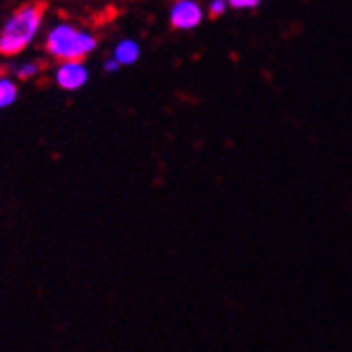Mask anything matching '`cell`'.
Masks as SVG:
<instances>
[{
    "mask_svg": "<svg viewBox=\"0 0 352 352\" xmlns=\"http://www.w3.org/2000/svg\"><path fill=\"white\" fill-rule=\"evenodd\" d=\"M45 20V5L41 0H28L20 5L0 26V56L17 58L37 41Z\"/></svg>",
    "mask_w": 352,
    "mask_h": 352,
    "instance_id": "6da1fadb",
    "label": "cell"
},
{
    "mask_svg": "<svg viewBox=\"0 0 352 352\" xmlns=\"http://www.w3.org/2000/svg\"><path fill=\"white\" fill-rule=\"evenodd\" d=\"M99 47L97 32L76 22L60 20L43 32V52L54 60H84Z\"/></svg>",
    "mask_w": 352,
    "mask_h": 352,
    "instance_id": "7a4b0ae2",
    "label": "cell"
},
{
    "mask_svg": "<svg viewBox=\"0 0 352 352\" xmlns=\"http://www.w3.org/2000/svg\"><path fill=\"white\" fill-rule=\"evenodd\" d=\"M54 84L65 93H76L82 91V88L91 80V69L86 67L84 60H63L56 63L54 67Z\"/></svg>",
    "mask_w": 352,
    "mask_h": 352,
    "instance_id": "3957f363",
    "label": "cell"
},
{
    "mask_svg": "<svg viewBox=\"0 0 352 352\" xmlns=\"http://www.w3.org/2000/svg\"><path fill=\"white\" fill-rule=\"evenodd\" d=\"M168 22L181 32L196 30L204 22V7L200 0H174L168 11Z\"/></svg>",
    "mask_w": 352,
    "mask_h": 352,
    "instance_id": "277c9868",
    "label": "cell"
},
{
    "mask_svg": "<svg viewBox=\"0 0 352 352\" xmlns=\"http://www.w3.org/2000/svg\"><path fill=\"white\" fill-rule=\"evenodd\" d=\"M110 56H114L120 67H131L140 60V56H142V45L131 37H122L114 43Z\"/></svg>",
    "mask_w": 352,
    "mask_h": 352,
    "instance_id": "5b68a950",
    "label": "cell"
},
{
    "mask_svg": "<svg viewBox=\"0 0 352 352\" xmlns=\"http://www.w3.org/2000/svg\"><path fill=\"white\" fill-rule=\"evenodd\" d=\"M41 72H43V63L39 58H24V60H17L11 67V76L15 80H22V82L34 80Z\"/></svg>",
    "mask_w": 352,
    "mask_h": 352,
    "instance_id": "8992f818",
    "label": "cell"
},
{
    "mask_svg": "<svg viewBox=\"0 0 352 352\" xmlns=\"http://www.w3.org/2000/svg\"><path fill=\"white\" fill-rule=\"evenodd\" d=\"M20 97V84L13 76H0V110H7Z\"/></svg>",
    "mask_w": 352,
    "mask_h": 352,
    "instance_id": "52a82bcc",
    "label": "cell"
},
{
    "mask_svg": "<svg viewBox=\"0 0 352 352\" xmlns=\"http://www.w3.org/2000/svg\"><path fill=\"white\" fill-rule=\"evenodd\" d=\"M228 7H230V5H228V0H210V3H208V17H213V20H217V17H221L226 11H228Z\"/></svg>",
    "mask_w": 352,
    "mask_h": 352,
    "instance_id": "ba28073f",
    "label": "cell"
},
{
    "mask_svg": "<svg viewBox=\"0 0 352 352\" xmlns=\"http://www.w3.org/2000/svg\"><path fill=\"white\" fill-rule=\"evenodd\" d=\"M228 5L236 11H248V9H256L260 5V0H228Z\"/></svg>",
    "mask_w": 352,
    "mask_h": 352,
    "instance_id": "9c48e42d",
    "label": "cell"
},
{
    "mask_svg": "<svg viewBox=\"0 0 352 352\" xmlns=\"http://www.w3.org/2000/svg\"><path fill=\"white\" fill-rule=\"evenodd\" d=\"M101 67H103V72L105 74H116V72H120V65H118V60L114 58V56H108L103 63H101Z\"/></svg>",
    "mask_w": 352,
    "mask_h": 352,
    "instance_id": "30bf717a",
    "label": "cell"
}]
</instances>
